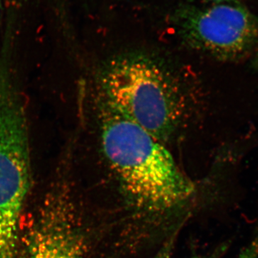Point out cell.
<instances>
[{"instance_id": "ba28073f", "label": "cell", "mask_w": 258, "mask_h": 258, "mask_svg": "<svg viewBox=\"0 0 258 258\" xmlns=\"http://www.w3.org/2000/svg\"><path fill=\"white\" fill-rule=\"evenodd\" d=\"M225 249L226 246H222V247H220L219 248H217L216 250L213 252V254H212L211 255L209 256V257L207 258H220L222 254L225 252Z\"/></svg>"}, {"instance_id": "8992f818", "label": "cell", "mask_w": 258, "mask_h": 258, "mask_svg": "<svg viewBox=\"0 0 258 258\" xmlns=\"http://www.w3.org/2000/svg\"><path fill=\"white\" fill-rule=\"evenodd\" d=\"M235 258H258V225L252 238Z\"/></svg>"}, {"instance_id": "277c9868", "label": "cell", "mask_w": 258, "mask_h": 258, "mask_svg": "<svg viewBox=\"0 0 258 258\" xmlns=\"http://www.w3.org/2000/svg\"><path fill=\"white\" fill-rule=\"evenodd\" d=\"M74 203L62 181L45 194L20 235V258H84L85 244Z\"/></svg>"}, {"instance_id": "9c48e42d", "label": "cell", "mask_w": 258, "mask_h": 258, "mask_svg": "<svg viewBox=\"0 0 258 258\" xmlns=\"http://www.w3.org/2000/svg\"><path fill=\"white\" fill-rule=\"evenodd\" d=\"M2 13H3V2L0 0V23H1Z\"/></svg>"}, {"instance_id": "6da1fadb", "label": "cell", "mask_w": 258, "mask_h": 258, "mask_svg": "<svg viewBox=\"0 0 258 258\" xmlns=\"http://www.w3.org/2000/svg\"><path fill=\"white\" fill-rule=\"evenodd\" d=\"M98 108L102 151L137 203L166 210L193 195L192 181L161 142L100 98Z\"/></svg>"}, {"instance_id": "52a82bcc", "label": "cell", "mask_w": 258, "mask_h": 258, "mask_svg": "<svg viewBox=\"0 0 258 258\" xmlns=\"http://www.w3.org/2000/svg\"><path fill=\"white\" fill-rule=\"evenodd\" d=\"M190 4L210 5L221 3H242V0H189Z\"/></svg>"}, {"instance_id": "5b68a950", "label": "cell", "mask_w": 258, "mask_h": 258, "mask_svg": "<svg viewBox=\"0 0 258 258\" xmlns=\"http://www.w3.org/2000/svg\"><path fill=\"white\" fill-rule=\"evenodd\" d=\"M180 227L176 229L173 234H171L170 237L165 241L163 245L161 246L160 249L158 251L157 254L152 258H171L172 255L173 250L174 249V246L177 240L178 235H179Z\"/></svg>"}, {"instance_id": "3957f363", "label": "cell", "mask_w": 258, "mask_h": 258, "mask_svg": "<svg viewBox=\"0 0 258 258\" xmlns=\"http://www.w3.org/2000/svg\"><path fill=\"white\" fill-rule=\"evenodd\" d=\"M171 23L186 46L223 60L240 57L258 40V20L242 3H188L176 8Z\"/></svg>"}, {"instance_id": "7a4b0ae2", "label": "cell", "mask_w": 258, "mask_h": 258, "mask_svg": "<svg viewBox=\"0 0 258 258\" xmlns=\"http://www.w3.org/2000/svg\"><path fill=\"white\" fill-rule=\"evenodd\" d=\"M99 98L160 142L181 126L188 111L181 83L165 64L142 52L115 56L98 75Z\"/></svg>"}]
</instances>
